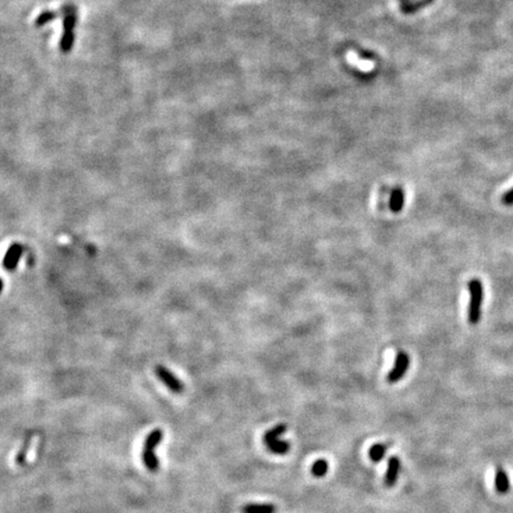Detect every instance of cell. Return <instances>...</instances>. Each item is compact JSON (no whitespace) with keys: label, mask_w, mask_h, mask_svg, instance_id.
Returning <instances> with one entry per match:
<instances>
[{"label":"cell","mask_w":513,"mask_h":513,"mask_svg":"<svg viewBox=\"0 0 513 513\" xmlns=\"http://www.w3.org/2000/svg\"><path fill=\"white\" fill-rule=\"evenodd\" d=\"M277 507L273 504H247L241 509V513H276Z\"/></svg>","instance_id":"9c48e42d"},{"label":"cell","mask_w":513,"mask_h":513,"mask_svg":"<svg viewBox=\"0 0 513 513\" xmlns=\"http://www.w3.org/2000/svg\"><path fill=\"white\" fill-rule=\"evenodd\" d=\"M31 440H32L31 435L26 436V439H25L24 443H23L22 448H20V450L18 451V453H17V455H16V463H17V465L23 466L25 463L26 455H28V451H29V449H30Z\"/></svg>","instance_id":"2e32d148"},{"label":"cell","mask_w":513,"mask_h":513,"mask_svg":"<svg viewBox=\"0 0 513 513\" xmlns=\"http://www.w3.org/2000/svg\"><path fill=\"white\" fill-rule=\"evenodd\" d=\"M434 0H417L415 2H407V4L403 5V11L405 13H412L415 11L421 10L422 7L428 6V5L433 4Z\"/></svg>","instance_id":"e0dca14e"},{"label":"cell","mask_w":513,"mask_h":513,"mask_svg":"<svg viewBox=\"0 0 513 513\" xmlns=\"http://www.w3.org/2000/svg\"><path fill=\"white\" fill-rule=\"evenodd\" d=\"M23 255V246L20 244H13L8 247L2 259V266L6 271L16 270Z\"/></svg>","instance_id":"8992f818"},{"label":"cell","mask_w":513,"mask_h":513,"mask_svg":"<svg viewBox=\"0 0 513 513\" xmlns=\"http://www.w3.org/2000/svg\"><path fill=\"white\" fill-rule=\"evenodd\" d=\"M347 61H348L349 64H353V66H355L358 69H360V71L363 72H371L372 69L374 68L373 62L366 60H360L359 56L353 51H349L348 54H347Z\"/></svg>","instance_id":"30bf717a"},{"label":"cell","mask_w":513,"mask_h":513,"mask_svg":"<svg viewBox=\"0 0 513 513\" xmlns=\"http://www.w3.org/2000/svg\"><path fill=\"white\" fill-rule=\"evenodd\" d=\"M501 201H503L504 205H506V206L513 205V188L510 189L509 191H506L505 194L503 195V199H501Z\"/></svg>","instance_id":"d6986e66"},{"label":"cell","mask_w":513,"mask_h":513,"mask_svg":"<svg viewBox=\"0 0 513 513\" xmlns=\"http://www.w3.org/2000/svg\"><path fill=\"white\" fill-rule=\"evenodd\" d=\"M63 17V35L60 42V50L63 54L72 51L75 43V26L77 24V7L73 4L64 5L61 8Z\"/></svg>","instance_id":"6da1fadb"},{"label":"cell","mask_w":513,"mask_h":513,"mask_svg":"<svg viewBox=\"0 0 513 513\" xmlns=\"http://www.w3.org/2000/svg\"><path fill=\"white\" fill-rule=\"evenodd\" d=\"M495 488L500 493H506L510 489V480L506 472L499 468L495 473Z\"/></svg>","instance_id":"7c38bea8"},{"label":"cell","mask_w":513,"mask_h":513,"mask_svg":"<svg viewBox=\"0 0 513 513\" xmlns=\"http://www.w3.org/2000/svg\"><path fill=\"white\" fill-rule=\"evenodd\" d=\"M61 16H62V12H61V11H52V10L43 11V12L40 13L38 17H37L36 20H35V26H37V28L44 26L46 24H49V23L54 22L55 19H57L58 17H61Z\"/></svg>","instance_id":"8fae6325"},{"label":"cell","mask_w":513,"mask_h":513,"mask_svg":"<svg viewBox=\"0 0 513 513\" xmlns=\"http://www.w3.org/2000/svg\"><path fill=\"white\" fill-rule=\"evenodd\" d=\"M266 447L271 453L277 454V455H284L290 450V443L288 441H282V440H275V441L266 443Z\"/></svg>","instance_id":"4fadbf2b"},{"label":"cell","mask_w":513,"mask_h":513,"mask_svg":"<svg viewBox=\"0 0 513 513\" xmlns=\"http://www.w3.org/2000/svg\"><path fill=\"white\" fill-rule=\"evenodd\" d=\"M163 436L164 434L162 429H154L145 439L142 450V460L145 467L150 472H156L159 468V461L156 456V448L163 441Z\"/></svg>","instance_id":"7a4b0ae2"},{"label":"cell","mask_w":513,"mask_h":513,"mask_svg":"<svg viewBox=\"0 0 513 513\" xmlns=\"http://www.w3.org/2000/svg\"><path fill=\"white\" fill-rule=\"evenodd\" d=\"M386 450H387L386 444L377 443V444L372 445L371 449H369V451H368L369 459H371L373 462H380L381 460L384 459L385 454H386Z\"/></svg>","instance_id":"5bb4252c"},{"label":"cell","mask_w":513,"mask_h":513,"mask_svg":"<svg viewBox=\"0 0 513 513\" xmlns=\"http://www.w3.org/2000/svg\"><path fill=\"white\" fill-rule=\"evenodd\" d=\"M154 372H156V375L158 377L159 380L162 381V383L164 384L171 392H174V393H182L183 392V390H184V385H183L182 381H181L173 372L169 371L167 367L157 366L156 369H154Z\"/></svg>","instance_id":"5b68a950"},{"label":"cell","mask_w":513,"mask_h":513,"mask_svg":"<svg viewBox=\"0 0 513 513\" xmlns=\"http://www.w3.org/2000/svg\"><path fill=\"white\" fill-rule=\"evenodd\" d=\"M328 472V462L326 460H317L314 462L313 467H311V473L314 476L316 477H322L327 474Z\"/></svg>","instance_id":"ac0fdd59"},{"label":"cell","mask_w":513,"mask_h":513,"mask_svg":"<svg viewBox=\"0 0 513 513\" xmlns=\"http://www.w3.org/2000/svg\"><path fill=\"white\" fill-rule=\"evenodd\" d=\"M399 472H401V460L397 456L390 457L387 462L386 474H385V485L387 487H392L398 479Z\"/></svg>","instance_id":"52a82bcc"},{"label":"cell","mask_w":513,"mask_h":513,"mask_svg":"<svg viewBox=\"0 0 513 513\" xmlns=\"http://www.w3.org/2000/svg\"><path fill=\"white\" fill-rule=\"evenodd\" d=\"M405 203V194L404 190L402 188H395L391 192V196H390V202L389 207L393 213H399L402 212Z\"/></svg>","instance_id":"ba28073f"},{"label":"cell","mask_w":513,"mask_h":513,"mask_svg":"<svg viewBox=\"0 0 513 513\" xmlns=\"http://www.w3.org/2000/svg\"><path fill=\"white\" fill-rule=\"evenodd\" d=\"M287 428L288 427L285 424H278V425H276V427H273L272 429L266 431L264 435V439H263L265 444L269 442L275 441V440H278L279 436H282L283 434L287 431Z\"/></svg>","instance_id":"9a60e30c"},{"label":"cell","mask_w":513,"mask_h":513,"mask_svg":"<svg viewBox=\"0 0 513 513\" xmlns=\"http://www.w3.org/2000/svg\"><path fill=\"white\" fill-rule=\"evenodd\" d=\"M2 289H4V282H2V279L0 278V293L2 291Z\"/></svg>","instance_id":"ffe728a7"},{"label":"cell","mask_w":513,"mask_h":513,"mask_svg":"<svg viewBox=\"0 0 513 513\" xmlns=\"http://www.w3.org/2000/svg\"><path fill=\"white\" fill-rule=\"evenodd\" d=\"M468 290L471 293V301L468 308V321L472 325H476L481 316V304L483 299V287L479 279H472L468 283Z\"/></svg>","instance_id":"3957f363"},{"label":"cell","mask_w":513,"mask_h":513,"mask_svg":"<svg viewBox=\"0 0 513 513\" xmlns=\"http://www.w3.org/2000/svg\"><path fill=\"white\" fill-rule=\"evenodd\" d=\"M409 366H410L409 354L403 351H401L397 354V357H396L395 366H393V368L389 372V374H387V378H386L387 381H389L390 384L397 383V381H399L402 378L404 377L405 373H406V371H407V368H409Z\"/></svg>","instance_id":"277c9868"},{"label":"cell","mask_w":513,"mask_h":513,"mask_svg":"<svg viewBox=\"0 0 513 513\" xmlns=\"http://www.w3.org/2000/svg\"><path fill=\"white\" fill-rule=\"evenodd\" d=\"M403 1H407V0H403Z\"/></svg>","instance_id":"44dd1931"}]
</instances>
